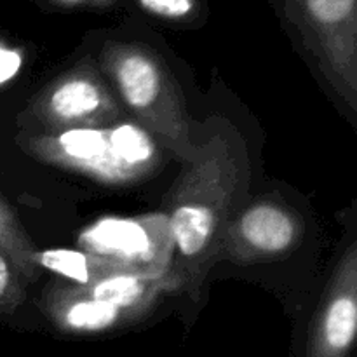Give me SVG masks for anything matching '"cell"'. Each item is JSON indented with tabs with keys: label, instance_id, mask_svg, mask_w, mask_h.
<instances>
[{
	"label": "cell",
	"instance_id": "6da1fadb",
	"mask_svg": "<svg viewBox=\"0 0 357 357\" xmlns=\"http://www.w3.org/2000/svg\"><path fill=\"white\" fill-rule=\"evenodd\" d=\"M204 129L194 155L181 162L164 209L173 237L169 272L195 303L216 265L223 232L246 204L251 185V160L243 132L220 115L209 117Z\"/></svg>",
	"mask_w": 357,
	"mask_h": 357
},
{
	"label": "cell",
	"instance_id": "7a4b0ae2",
	"mask_svg": "<svg viewBox=\"0 0 357 357\" xmlns=\"http://www.w3.org/2000/svg\"><path fill=\"white\" fill-rule=\"evenodd\" d=\"M21 149L33 159L107 185H132L164 167L166 150L131 119L108 128L21 132Z\"/></svg>",
	"mask_w": 357,
	"mask_h": 357
},
{
	"label": "cell",
	"instance_id": "3957f363",
	"mask_svg": "<svg viewBox=\"0 0 357 357\" xmlns=\"http://www.w3.org/2000/svg\"><path fill=\"white\" fill-rule=\"evenodd\" d=\"M101 65L131 121L180 162L190 159L197 146L194 122L164 59L142 45L110 44L101 54Z\"/></svg>",
	"mask_w": 357,
	"mask_h": 357
},
{
	"label": "cell",
	"instance_id": "277c9868",
	"mask_svg": "<svg viewBox=\"0 0 357 357\" xmlns=\"http://www.w3.org/2000/svg\"><path fill=\"white\" fill-rule=\"evenodd\" d=\"M24 119V132H61L108 128L128 117L101 73L94 66L80 65L56 77L35 94Z\"/></svg>",
	"mask_w": 357,
	"mask_h": 357
},
{
	"label": "cell",
	"instance_id": "5b68a950",
	"mask_svg": "<svg viewBox=\"0 0 357 357\" xmlns=\"http://www.w3.org/2000/svg\"><path fill=\"white\" fill-rule=\"evenodd\" d=\"M305 234L303 218L284 202L257 199L234 215L216 251V264L253 265L293 253Z\"/></svg>",
	"mask_w": 357,
	"mask_h": 357
},
{
	"label": "cell",
	"instance_id": "8992f818",
	"mask_svg": "<svg viewBox=\"0 0 357 357\" xmlns=\"http://www.w3.org/2000/svg\"><path fill=\"white\" fill-rule=\"evenodd\" d=\"M79 246L146 275L166 274L173 261V237L164 211L98 220L79 234Z\"/></svg>",
	"mask_w": 357,
	"mask_h": 357
},
{
	"label": "cell",
	"instance_id": "52a82bcc",
	"mask_svg": "<svg viewBox=\"0 0 357 357\" xmlns=\"http://www.w3.org/2000/svg\"><path fill=\"white\" fill-rule=\"evenodd\" d=\"M357 335V244L342 253L298 357H352Z\"/></svg>",
	"mask_w": 357,
	"mask_h": 357
},
{
	"label": "cell",
	"instance_id": "ba28073f",
	"mask_svg": "<svg viewBox=\"0 0 357 357\" xmlns=\"http://www.w3.org/2000/svg\"><path fill=\"white\" fill-rule=\"evenodd\" d=\"M42 314L65 335H100L121 330L149 316V310L122 309L98 302L80 289L79 284L56 279L49 282L38 300Z\"/></svg>",
	"mask_w": 357,
	"mask_h": 357
},
{
	"label": "cell",
	"instance_id": "9c48e42d",
	"mask_svg": "<svg viewBox=\"0 0 357 357\" xmlns=\"http://www.w3.org/2000/svg\"><path fill=\"white\" fill-rule=\"evenodd\" d=\"M84 293L98 302L122 309L152 310L155 303L169 293H181L180 282L167 271L160 275L122 274L103 279L94 284L80 286Z\"/></svg>",
	"mask_w": 357,
	"mask_h": 357
},
{
	"label": "cell",
	"instance_id": "30bf717a",
	"mask_svg": "<svg viewBox=\"0 0 357 357\" xmlns=\"http://www.w3.org/2000/svg\"><path fill=\"white\" fill-rule=\"evenodd\" d=\"M37 265L40 271H49L59 279L79 286L94 284L103 279L122 274H143L131 265L110 260L107 257L89 253L84 250H44L37 253ZM146 275V274H145Z\"/></svg>",
	"mask_w": 357,
	"mask_h": 357
},
{
	"label": "cell",
	"instance_id": "8fae6325",
	"mask_svg": "<svg viewBox=\"0 0 357 357\" xmlns=\"http://www.w3.org/2000/svg\"><path fill=\"white\" fill-rule=\"evenodd\" d=\"M0 250L14 265L24 282H35L40 275L37 265L38 250L23 229L13 208L0 197Z\"/></svg>",
	"mask_w": 357,
	"mask_h": 357
},
{
	"label": "cell",
	"instance_id": "7c38bea8",
	"mask_svg": "<svg viewBox=\"0 0 357 357\" xmlns=\"http://www.w3.org/2000/svg\"><path fill=\"white\" fill-rule=\"evenodd\" d=\"M26 300L24 281L0 250V316H13Z\"/></svg>",
	"mask_w": 357,
	"mask_h": 357
},
{
	"label": "cell",
	"instance_id": "4fadbf2b",
	"mask_svg": "<svg viewBox=\"0 0 357 357\" xmlns=\"http://www.w3.org/2000/svg\"><path fill=\"white\" fill-rule=\"evenodd\" d=\"M139 2L152 14L169 20L188 16L194 9V0H139Z\"/></svg>",
	"mask_w": 357,
	"mask_h": 357
},
{
	"label": "cell",
	"instance_id": "5bb4252c",
	"mask_svg": "<svg viewBox=\"0 0 357 357\" xmlns=\"http://www.w3.org/2000/svg\"><path fill=\"white\" fill-rule=\"evenodd\" d=\"M21 63H23V58H21L20 51H14V49L0 44V86L20 72Z\"/></svg>",
	"mask_w": 357,
	"mask_h": 357
},
{
	"label": "cell",
	"instance_id": "9a60e30c",
	"mask_svg": "<svg viewBox=\"0 0 357 357\" xmlns=\"http://www.w3.org/2000/svg\"><path fill=\"white\" fill-rule=\"evenodd\" d=\"M61 2H66V3H80V2H86V0H61Z\"/></svg>",
	"mask_w": 357,
	"mask_h": 357
}]
</instances>
